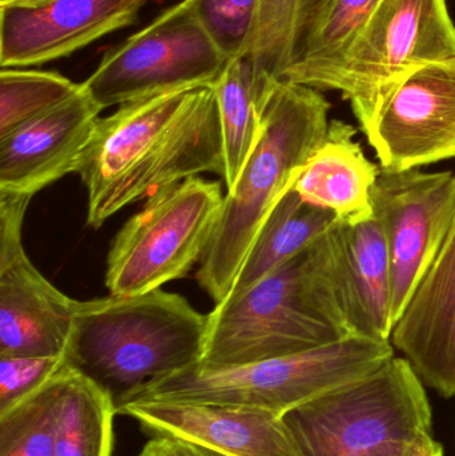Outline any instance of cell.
<instances>
[{"instance_id":"6da1fadb","label":"cell","mask_w":455,"mask_h":456,"mask_svg":"<svg viewBox=\"0 0 455 456\" xmlns=\"http://www.w3.org/2000/svg\"><path fill=\"white\" fill-rule=\"evenodd\" d=\"M203 173L224 174L211 86L122 104L99 118L77 166L87 190V224L98 230L128 205Z\"/></svg>"},{"instance_id":"7a4b0ae2","label":"cell","mask_w":455,"mask_h":456,"mask_svg":"<svg viewBox=\"0 0 455 456\" xmlns=\"http://www.w3.org/2000/svg\"><path fill=\"white\" fill-rule=\"evenodd\" d=\"M258 106V142L227 189L221 218L197 271L198 283L215 305L229 297L259 228L293 189L330 127L331 104L309 86L270 80L259 88Z\"/></svg>"},{"instance_id":"3957f363","label":"cell","mask_w":455,"mask_h":456,"mask_svg":"<svg viewBox=\"0 0 455 456\" xmlns=\"http://www.w3.org/2000/svg\"><path fill=\"white\" fill-rule=\"evenodd\" d=\"M207 327L208 315L162 289L77 300L64 358L119 412L151 383L200 362Z\"/></svg>"},{"instance_id":"277c9868","label":"cell","mask_w":455,"mask_h":456,"mask_svg":"<svg viewBox=\"0 0 455 456\" xmlns=\"http://www.w3.org/2000/svg\"><path fill=\"white\" fill-rule=\"evenodd\" d=\"M393 358L392 342L346 337L253 363L215 366L198 362L151 383L133 402L248 407L283 417L373 374Z\"/></svg>"},{"instance_id":"5b68a950","label":"cell","mask_w":455,"mask_h":456,"mask_svg":"<svg viewBox=\"0 0 455 456\" xmlns=\"http://www.w3.org/2000/svg\"><path fill=\"white\" fill-rule=\"evenodd\" d=\"M346 337L329 318L310 244L248 291L215 305L208 314L200 362L215 366L253 363Z\"/></svg>"},{"instance_id":"8992f818","label":"cell","mask_w":455,"mask_h":456,"mask_svg":"<svg viewBox=\"0 0 455 456\" xmlns=\"http://www.w3.org/2000/svg\"><path fill=\"white\" fill-rule=\"evenodd\" d=\"M304 456H379L432 434L424 383L405 358L283 415Z\"/></svg>"},{"instance_id":"52a82bcc","label":"cell","mask_w":455,"mask_h":456,"mask_svg":"<svg viewBox=\"0 0 455 456\" xmlns=\"http://www.w3.org/2000/svg\"><path fill=\"white\" fill-rule=\"evenodd\" d=\"M221 183L192 176L163 187L128 219L107 255L110 295L133 297L184 278L200 263L221 218Z\"/></svg>"},{"instance_id":"ba28073f","label":"cell","mask_w":455,"mask_h":456,"mask_svg":"<svg viewBox=\"0 0 455 456\" xmlns=\"http://www.w3.org/2000/svg\"><path fill=\"white\" fill-rule=\"evenodd\" d=\"M453 56L455 24L446 0H382L321 91H339L366 135L403 77Z\"/></svg>"},{"instance_id":"9c48e42d","label":"cell","mask_w":455,"mask_h":456,"mask_svg":"<svg viewBox=\"0 0 455 456\" xmlns=\"http://www.w3.org/2000/svg\"><path fill=\"white\" fill-rule=\"evenodd\" d=\"M227 63L229 59L200 23L192 0H182L104 53L83 86L104 110L171 91L213 86Z\"/></svg>"},{"instance_id":"30bf717a","label":"cell","mask_w":455,"mask_h":456,"mask_svg":"<svg viewBox=\"0 0 455 456\" xmlns=\"http://www.w3.org/2000/svg\"><path fill=\"white\" fill-rule=\"evenodd\" d=\"M370 200L389 252L395 326L453 224L455 173L381 167Z\"/></svg>"},{"instance_id":"8fae6325","label":"cell","mask_w":455,"mask_h":456,"mask_svg":"<svg viewBox=\"0 0 455 456\" xmlns=\"http://www.w3.org/2000/svg\"><path fill=\"white\" fill-rule=\"evenodd\" d=\"M315 276L328 315L347 337L390 342L392 284L384 231L374 216L337 219L313 243Z\"/></svg>"},{"instance_id":"7c38bea8","label":"cell","mask_w":455,"mask_h":456,"mask_svg":"<svg viewBox=\"0 0 455 456\" xmlns=\"http://www.w3.org/2000/svg\"><path fill=\"white\" fill-rule=\"evenodd\" d=\"M32 198L0 192V356L64 355L77 300L32 265L21 240Z\"/></svg>"},{"instance_id":"4fadbf2b","label":"cell","mask_w":455,"mask_h":456,"mask_svg":"<svg viewBox=\"0 0 455 456\" xmlns=\"http://www.w3.org/2000/svg\"><path fill=\"white\" fill-rule=\"evenodd\" d=\"M366 139L386 170L453 159L455 56L403 77L382 104Z\"/></svg>"},{"instance_id":"5bb4252c","label":"cell","mask_w":455,"mask_h":456,"mask_svg":"<svg viewBox=\"0 0 455 456\" xmlns=\"http://www.w3.org/2000/svg\"><path fill=\"white\" fill-rule=\"evenodd\" d=\"M157 0H51L0 7V66L23 69L66 58L138 20Z\"/></svg>"},{"instance_id":"9a60e30c","label":"cell","mask_w":455,"mask_h":456,"mask_svg":"<svg viewBox=\"0 0 455 456\" xmlns=\"http://www.w3.org/2000/svg\"><path fill=\"white\" fill-rule=\"evenodd\" d=\"M150 436L179 439L226 456H304L274 412L216 404L130 402L119 410Z\"/></svg>"},{"instance_id":"2e32d148","label":"cell","mask_w":455,"mask_h":456,"mask_svg":"<svg viewBox=\"0 0 455 456\" xmlns=\"http://www.w3.org/2000/svg\"><path fill=\"white\" fill-rule=\"evenodd\" d=\"M102 111L82 83L71 98L0 138V192L32 198L77 173Z\"/></svg>"},{"instance_id":"e0dca14e","label":"cell","mask_w":455,"mask_h":456,"mask_svg":"<svg viewBox=\"0 0 455 456\" xmlns=\"http://www.w3.org/2000/svg\"><path fill=\"white\" fill-rule=\"evenodd\" d=\"M427 387L455 396V218L390 338Z\"/></svg>"},{"instance_id":"ac0fdd59","label":"cell","mask_w":455,"mask_h":456,"mask_svg":"<svg viewBox=\"0 0 455 456\" xmlns=\"http://www.w3.org/2000/svg\"><path fill=\"white\" fill-rule=\"evenodd\" d=\"M355 134L349 123L331 120L325 142L294 184L305 202L333 211L338 221L373 216L370 192L381 167L366 158Z\"/></svg>"},{"instance_id":"d6986e66","label":"cell","mask_w":455,"mask_h":456,"mask_svg":"<svg viewBox=\"0 0 455 456\" xmlns=\"http://www.w3.org/2000/svg\"><path fill=\"white\" fill-rule=\"evenodd\" d=\"M336 221L333 211L305 202L294 187L288 190L259 228L229 297L248 291L301 254Z\"/></svg>"},{"instance_id":"ffe728a7","label":"cell","mask_w":455,"mask_h":456,"mask_svg":"<svg viewBox=\"0 0 455 456\" xmlns=\"http://www.w3.org/2000/svg\"><path fill=\"white\" fill-rule=\"evenodd\" d=\"M382 0H326L298 58L280 80L320 90L336 71Z\"/></svg>"},{"instance_id":"44dd1931","label":"cell","mask_w":455,"mask_h":456,"mask_svg":"<svg viewBox=\"0 0 455 456\" xmlns=\"http://www.w3.org/2000/svg\"><path fill=\"white\" fill-rule=\"evenodd\" d=\"M115 415L111 395L71 367L59 404L53 456H112Z\"/></svg>"},{"instance_id":"7402d4cb","label":"cell","mask_w":455,"mask_h":456,"mask_svg":"<svg viewBox=\"0 0 455 456\" xmlns=\"http://www.w3.org/2000/svg\"><path fill=\"white\" fill-rule=\"evenodd\" d=\"M326 0H261L246 59L256 88L280 80L301 53L307 31Z\"/></svg>"},{"instance_id":"603a6c76","label":"cell","mask_w":455,"mask_h":456,"mask_svg":"<svg viewBox=\"0 0 455 456\" xmlns=\"http://www.w3.org/2000/svg\"><path fill=\"white\" fill-rule=\"evenodd\" d=\"M211 87L218 102L226 189L234 184L261 131L258 88L248 59L230 61Z\"/></svg>"},{"instance_id":"cb8c5ba5","label":"cell","mask_w":455,"mask_h":456,"mask_svg":"<svg viewBox=\"0 0 455 456\" xmlns=\"http://www.w3.org/2000/svg\"><path fill=\"white\" fill-rule=\"evenodd\" d=\"M69 374L66 362L45 385L0 412V456H53L59 404Z\"/></svg>"},{"instance_id":"d4e9b609","label":"cell","mask_w":455,"mask_h":456,"mask_svg":"<svg viewBox=\"0 0 455 456\" xmlns=\"http://www.w3.org/2000/svg\"><path fill=\"white\" fill-rule=\"evenodd\" d=\"M59 72L2 69L0 71V138L37 119L77 93Z\"/></svg>"},{"instance_id":"484cf974","label":"cell","mask_w":455,"mask_h":456,"mask_svg":"<svg viewBox=\"0 0 455 456\" xmlns=\"http://www.w3.org/2000/svg\"><path fill=\"white\" fill-rule=\"evenodd\" d=\"M261 0H192L200 23L230 61L246 58Z\"/></svg>"},{"instance_id":"4316f807","label":"cell","mask_w":455,"mask_h":456,"mask_svg":"<svg viewBox=\"0 0 455 456\" xmlns=\"http://www.w3.org/2000/svg\"><path fill=\"white\" fill-rule=\"evenodd\" d=\"M64 364V355L0 356V412L34 393Z\"/></svg>"},{"instance_id":"83f0119b","label":"cell","mask_w":455,"mask_h":456,"mask_svg":"<svg viewBox=\"0 0 455 456\" xmlns=\"http://www.w3.org/2000/svg\"><path fill=\"white\" fill-rule=\"evenodd\" d=\"M136 456H226L179 439L151 436Z\"/></svg>"},{"instance_id":"f1b7e54d","label":"cell","mask_w":455,"mask_h":456,"mask_svg":"<svg viewBox=\"0 0 455 456\" xmlns=\"http://www.w3.org/2000/svg\"><path fill=\"white\" fill-rule=\"evenodd\" d=\"M403 456H443V447L435 441L433 434H425L411 442Z\"/></svg>"},{"instance_id":"f546056e","label":"cell","mask_w":455,"mask_h":456,"mask_svg":"<svg viewBox=\"0 0 455 456\" xmlns=\"http://www.w3.org/2000/svg\"><path fill=\"white\" fill-rule=\"evenodd\" d=\"M51 0H0V7H37Z\"/></svg>"}]
</instances>
